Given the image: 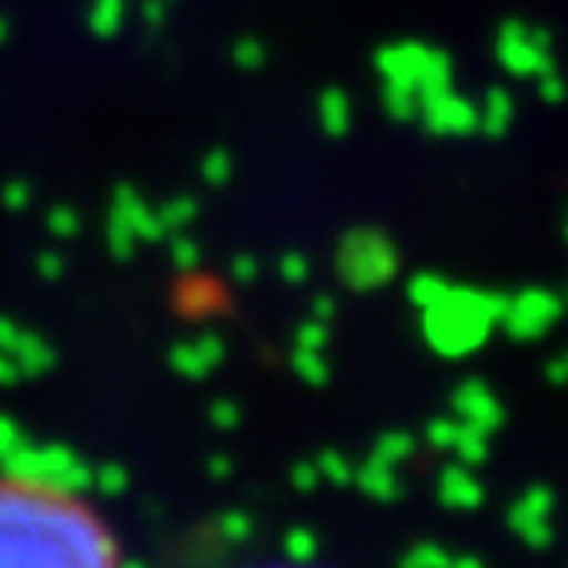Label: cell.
Returning <instances> with one entry per match:
<instances>
[{"label":"cell","instance_id":"1","mask_svg":"<svg viewBox=\"0 0 568 568\" xmlns=\"http://www.w3.org/2000/svg\"><path fill=\"white\" fill-rule=\"evenodd\" d=\"M0 568H123V557L83 497L0 474Z\"/></svg>","mask_w":568,"mask_h":568},{"label":"cell","instance_id":"2","mask_svg":"<svg viewBox=\"0 0 568 568\" xmlns=\"http://www.w3.org/2000/svg\"><path fill=\"white\" fill-rule=\"evenodd\" d=\"M375 71L383 83H407L418 95L430 88L454 83V63L443 48L426 44V40H395L375 52Z\"/></svg>","mask_w":568,"mask_h":568},{"label":"cell","instance_id":"3","mask_svg":"<svg viewBox=\"0 0 568 568\" xmlns=\"http://www.w3.org/2000/svg\"><path fill=\"white\" fill-rule=\"evenodd\" d=\"M494 60L514 75V80H537L552 71V44L549 32L525 20H506L494 36Z\"/></svg>","mask_w":568,"mask_h":568},{"label":"cell","instance_id":"4","mask_svg":"<svg viewBox=\"0 0 568 568\" xmlns=\"http://www.w3.org/2000/svg\"><path fill=\"white\" fill-rule=\"evenodd\" d=\"M418 123L438 139H466V134H478V103L462 95L454 83H443V88L423 91Z\"/></svg>","mask_w":568,"mask_h":568},{"label":"cell","instance_id":"5","mask_svg":"<svg viewBox=\"0 0 568 568\" xmlns=\"http://www.w3.org/2000/svg\"><path fill=\"white\" fill-rule=\"evenodd\" d=\"M339 268H344V276H352V281H364L359 288H367V284L387 281V276L395 273V248H390V241L383 237V233L355 230V233H347L344 245H339Z\"/></svg>","mask_w":568,"mask_h":568},{"label":"cell","instance_id":"6","mask_svg":"<svg viewBox=\"0 0 568 568\" xmlns=\"http://www.w3.org/2000/svg\"><path fill=\"white\" fill-rule=\"evenodd\" d=\"M134 237H162V222L159 213L139 197V190L119 186L115 205H111V245L119 248V257H126Z\"/></svg>","mask_w":568,"mask_h":568},{"label":"cell","instance_id":"7","mask_svg":"<svg viewBox=\"0 0 568 568\" xmlns=\"http://www.w3.org/2000/svg\"><path fill=\"white\" fill-rule=\"evenodd\" d=\"M316 123L328 139H347L355 123V106L352 95L344 88H324L316 95Z\"/></svg>","mask_w":568,"mask_h":568},{"label":"cell","instance_id":"8","mask_svg":"<svg viewBox=\"0 0 568 568\" xmlns=\"http://www.w3.org/2000/svg\"><path fill=\"white\" fill-rule=\"evenodd\" d=\"M514 115H517V103L506 88H489L478 103V134H489V139H501L509 134L514 126Z\"/></svg>","mask_w":568,"mask_h":568},{"label":"cell","instance_id":"9","mask_svg":"<svg viewBox=\"0 0 568 568\" xmlns=\"http://www.w3.org/2000/svg\"><path fill=\"white\" fill-rule=\"evenodd\" d=\"M123 24H126V0H91V9H88L91 36L111 40V36L123 32Z\"/></svg>","mask_w":568,"mask_h":568},{"label":"cell","instance_id":"10","mask_svg":"<svg viewBox=\"0 0 568 568\" xmlns=\"http://www.w3.org/2000/svg\"><path fill=\"white\" fill-rule=\"evenodd\" d=\"M379 99L390 123H415L418 119V99L423 95L415 88H407V83H383Z\"/></svg>","mask_w":568,"mask_h":568},{"label":"cell","instance_id":"11","mask_svg":"<svg viewBox=\"0 0 568 568\" xmlns=\"http://www.w3.org/2000/svg\"><path fill=\"white\" fill-rule=\"evenodd\" d=\"M230 55H233V68L237 71H261L268 63V48L261 44L257 36H241L237 44L230 48Z\"/></svg>","mask_w":568,"mask_h":568},{"label":"cell","instance_id":"12","mask_svg":"<svg viewBox=\"0 0 568 568\" xmlns=\"http://www.w3.org/2000/svg\"><path fill=\"white\" fill-rule=\"evenodd\" d=\"M197 174H202V182L205 186H225V182H230L233 178V154L230 151H222V146H217V151H210L202 159V166H197Z\"/></svg>","mask_w":568,"mask_h":568},{"label":"cell","instance_id":"13","mask_svg":"<svg viewBox=\"0 0 568 568\" xmlns=\"http://www.w3.org/2000/svg\"><path fill=\"white\" fill-rule=\"evenodd\" d=\"M197 213V202L194 197H170V202H162V210H159V222H162V230H178V225H186L190 217Z\"/></svg>","mask_w":568,"mask_h":568},{"label":"cell","instance_id":"14","mask_svg":"<svg viewBox=\"0 0 568 568\" xmlns=\"http://www.w3.org/2000/svg\"><path fill=\"white\" fill-rule=\"evenodd\" d=\"M537 88H541L545 103H560V99H565V83L557 80V71H545V75H537Z\"/></svg>","mask_w":568,"mask_h":568},{"label":"cell","instance_id":"15","mask_svg":"<svg viewBox=\"0 0 568 568\" xmlns=\"http://www.w3.org/2000/svg\"><path fill=\"white\" fill-rule=\"evenodd\" d=\"M48 222H52L55 233H75V230H80V217H75V210H63V205H55V210L48 213Z\"/></svg>","mask_w":568,"mask_h":568},{"label":"cell","instance_id":"16","mask_svg":"<svg viewBox=\"0 0 568 568\" xmlns=\"http://www.w3.org/2000/svg\"><path fill=\"white\" fill-rule=\"evenodd\" d=\"M166 9H170V4H166V0H142V4H139V17H142V24H162V20H166Z\"/></svg>","mask_w":568,"mask_h":568},{"label":"cell","instance_id":"17","mask_svg":"<svg viewBox=\"0 0 568 568\" xmlns=\"http://www.w3.org/2000/svg\"><path fill=\"white\" fill-rule=\"evenodd\" d=\"M4 202L20 210V205L32 202V186H28V182H9V190H4Z\"/></svg>","mask_w":568,"mask_h":568},{"label":"cell","instance_id":"18","mask_svg":"<svg viewBox=\"0 0 568 568\" xmlns=\"http://www.w3.org/2000/svg\"><path fill=\"white\" fill-rule=\"evenodd\" d=\"M9 40V20H0V44Z\"/></svg>","mask_w":568,"mask_h":568},{"label":"cell","instance_id":"19","mask_svg":"<svg viewBox=\"0 0 568 568\" xmlns=\"http://www.w3.org/2000/svg\"><path fill=\"white\" fill-rule=\"evenodd\" d=\"M166 4H178V0H166Z\"/></svg>","mask_w":568,"mask_h":568}]
</instances>
